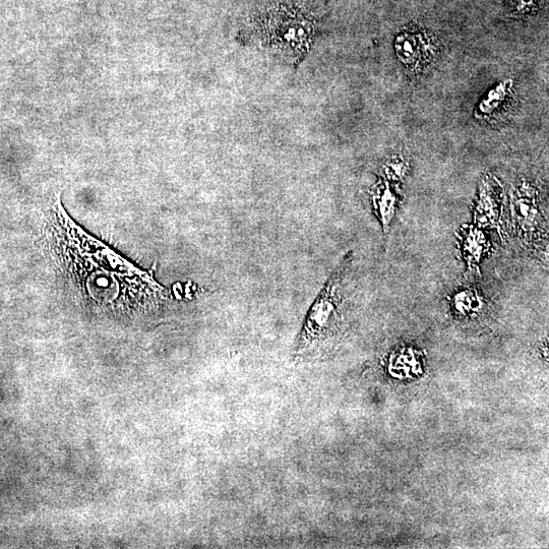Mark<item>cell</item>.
Wrapping results in <instances>:
<instances>
[{
    "label": "cell",
    "instance_id": "2",
    "mask_svg": "<svg viewBox=\"0 0 549 549\" xmlns=\"http://www.w3.org/2000/svg\"><path fill=\"white\" fill-rule=\"evenodd\" d=\"M353 258L349 253L333 271L313 303L296 340L297 359L313 356L341 327L352 297Z\"/></svg>",
    "mask_w": 549,
    "mask_h": 549
},
{
    "label": "cell",
    "instance_id": "9",
    "mask_svg": "<svg viewBox=\"0 0 549 549\" xmlns=\"http://www.w3.org/2000/svg\"><path fill=\"white\" fill-rule=\"evenodd\" d=\"M482 297L471 288H465L454 294L452 304L454 310L462 315L474 314L482 308Z\"/></svg>",
    "mask_w": 549,
    "mask_h": 549
},
{
    "label": "cell",
    "instance_id": "3",
    "mask_svg": "<svg viewBox=\"0 0 549 549\" xmlns=\"http://www.w3.org/2000/svg\"><path fill=\"white\" fill-rule=\"evenodd\" d=\"M268 42L277 50L289 52L307 51L314 32L309 20L295 14H278L268 24Z\"/></svg>",
    "mask_w": 549,
    "mask_h": 549
},
{
    "label": "cell",
    "instance_id": "5",
    "mask_svg": "<svg viewBox=\"0 0 549 549\" xmlns=\"http://www.w3.org/2000/svg\"><path fill=\"white\" fill-rule=\"evenodd\" d=\"M503 191L499 181L486 176L479 187L474 210V221L479 227H491L501 231Z\"/></svg>",
    "mask_w": 549,
    "mask_h": 549
},
{
    "label": "cell",
    "instance_id": "10",
    "mask_svg": "<svg viewBox=\"0 0 549 549\" xmlns=\"http://www.w3.org/2000/svg\"><path fill=\"white\" fill-rule=\"evenodd\" d=\"M405 165L403 162L396 160L389 164L387 172L390 173L391 177L399 178L403 171H404Z\"/></svg>",
    "mask_w": 549,
    "mask_h": 549
},
{
    "label": "cell",
    "instance_id": "11",
    "mask_svg": "<svg viewBox=\"0 0 549 549\" xmlns=\"http://www.w3.org/2000/svg\"><path fill=\"white\" fill-rule=\"evenodd\" d=\"M520 4L519 5V9H523L525 6H530V3L532 2V0H519Z\"/></svg>",
    "mask_w": 549,
    "mask_h": 549
},
{
    "label": "cell",
    "instance_id": "8",
    "mask_svg": "<svg viewBox=\"0 0 549 549\" xmlns=\"http://www.w3.org/2000/svg\"><path fill=\"white\" fill-rule=\"evenodd\" d=\"M372 204L384 231L388 232L396 213L397 200L386 182H380L375 189Z\"/></svg>",
    "mask_w": 549,
    "mask_h": 549
},
{
    "label": "cell",
    "instance_id": "6",
    "mask_svg": "<svg viewBox=\"0 0 549 549\" xmlns=\"http://www.w3.org/2000/svg\"><path fill=\"white\" fill-rule=\"evenodd\" d=\"M395 48L401 63L408 68L418 69L430 63L435 46L421 33L406 31L398 35Z\"/></svg>",
    "mask_w": 549,
    "mask_h": 549
},
{
    "label": "cell",
    "instance_id": "1",
    "mask_svg": "<svg viewBox=\"0 0 549 549\" xmlns=\"http://www.w3.org/2000/svg\"><path fill=\"white\" fill-rule=\"evenodd\" d=\"M44 249L71 287L101 308L154 311L168 301L153 271H143L90 236L58 200L44 226Z\"/></svg>",
    "mask_w": 549,
    "mask_h": 549
},
{
    "label": "cell",
    "instance_id": "4",
    "mask_svg": "<svg viewBox=\"0 0 549 549\" xmlns=\"http://www.w3.org/2000/svg\"><path fill=\"white\" fill-rule=\"evenodd\" d=\"M512 214L516 231L524 240H538L540 233H547L546 220L536 202L535 191L520 188L512 201Z\"/></svg>",
    "mask_w": 549,
    "mask_h": 549
},
{
    "label": "cell",
    "instance_id": "7",
    "mask_svg": "<svg viewBox=\"0 0 549 549\" xmlns=\"http://www.w3.org/2000/svg\"><path fill=\"white\" fill-rule=\"evenodd\" d=\"M463 258L468 269L479 272V264L483 255L488 251V241L482 231L475 226H464L459 235Z\"/></svg>",
    "mask_w": 549,
    "mask_h": 549
}]
</instances>
